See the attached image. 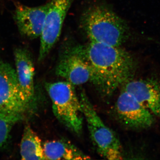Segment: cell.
<instances>
[{
    "label": "cell",
    "mask_w": 160,
    "mask_h": 160,
    "mask_svg": "<svg viewBox=\"0 0 160 160\" xmlns=\"http://www.w3.org/2000/svg\"><path fill=\"white\" fill-rule=\"evenodd\" d=\"M72 50L88 64L91 70L90 81L103 96H111L131 79L137 67L135 58L121 46L90 42Z\"/></svg>",
    "instance_id": "1"
},
{
    "label": "cell",
    "mask_w": 160,
    "mask_h": 160,
    "mask_svg": "<svg viewBox=\"0 0 160 160\" xmlns=\"http://www.w3.org/2000/svg\"><path fill=\"white\" fill-rule=\"evenodd\" d=\"M81 23L90 42L121 46L130 35L127 23L103 5H95L86 10L82 16Z\"/></svg>",
    "instance_id": "2"
},
{
    "label": "cell",
    "mask_w": 160,
    "mask_h": 160,
    "mask_svg": "<svg viewBox=\"0 0 160 160\" xmlns=\"http://www.w3.org/2000/svg\"><path fill=\"white\" fill-rule=\"evenodd\" d=\"M45 87L51 99L56 118L71 131L81 133L84 116L74 86L65 81L46 83Z\"/></svg>",
    "instance_id": "3"
},
{
    "label": "cell",
    "mask_w": 160,
    "mask_h": 160,
    "mask_svg": "<svg viewBox=\"0 0 160 160\" xmlns=\"http://www.w3.org/2000/svg\"><path fill=\"white\" fill-rule=\"evenodd\" d=\"M79 99L90 137L98 152L106 159H123L121 143L114 132L103 122L85 92L80 93Z\"/></svg>",
    "instance_id": "4"
},
{
    "label": "cell",
    "mask_w": 160,
    "mask_h": 160,
    "mask_svg": "<svg viewBox=\"0 0 160 160\" xmlns=\"http://www.w3.org/2000/svg\"><path fill=\"white\" fill-rule=\"evenodd\" d=\"M30 112L15 69L0 60V115L18 122Z\"/></svg>",
    "instance_id": "5"
},
{
    "label": "cell",
    "mask_w": 160,
    "mask_h": 160,
    "mask_svg": "<svg viewBox=\"0 0 160 160\" xmlns=\"http://www.w3.org/2000/svg\"><path fill=\"white\" fill-rule=\"evenodd\" d=\"M73 0H50L42 33L38 61L46 57L59 38L65 18Z\"/></svg>",
    "instance_id": "6"
},
{
    "label": "cell",
    "mask_w": 160,
    "mask_h": 160,
    "mask_svg": "<svg viewBox=\"0 0 160 160\" xmlns=\"http://www.w3.org/2000/svg\"><path fill=\"white\" fill-rule=\"evenodd\" d=\"M116 103V111L125 126L134 129H146L154 122V116L130 93L122 89Z\"/></svg>",
    "instance_id": "7"
},
{
    "label": "cell",
    "mask_w": 160,
    "mask_h": 160,
    "mask_svg": "<svg viewBox=\"0 0 160 160\" xmlns=\"http://www.w3.org/2000/svg\"><path fill=\"white\" fill-rule=\"evenodd\" d=\"M16 72L20 86L32 112L36 109V97L34 86V67L29 50L18 48L14 50Z\"/></svg>",
    "instance_id": "8"
},
{
    "label": "cell",
    "mask_w": 160,
    "mask_h": 160,
    "mask_svg": "<svg viewBox=\"0 0 160 160\" xmlns=\"http://www.w3.org/2000/svg\"><path fill=\"white\" fill-rule=\"evenodd\" d=\"M122 89L132 95L152 114L160 117V82L152 78L132 80L123 85Z\"/></svg>",
    "instance_id": "9"
},
{
    "label": "cell",
    "mask_w": 160,
    "mask_h": 160,
    "mask_svg": "<svg viewBox=\"0 0 160 160\" xmlns=\"http://www.w3.org/2000/svg\"><path fill=\"white\" fill-rule=\"evenodd\" d=\"M48 6L49 2L34 7L17 4L14 19L21 34L30 39L40 37Z\"/></svg>",
    "instance_id": "10"
},
{
    "label": "cell",
    "mask_w": 160,
    "mask_h": 160,
    "mask_svg": "<svg viewBox=\"0 0 160 160\" xmlns=\"http://www.w3.org/2000/svg\"><path fill=\"white\" fill-rule=\"evenodd\" d=\"M56 73L74 86L82 85L91 79L89 65L72 49L60 58L56 68Z\"/></svg>",
    "instance_id": "11"
},
{
    "label": "cell",
    "mask_w": 160,
    "mask_h": 160,
    "mask_svg": "<svg viewBox=\"0 0 160 160\" xmlns=\"http://www.w3.org/2000/svg\"><path fill=\"white\" fill-rule=\"evenodd\" d=\"M46 160H87L88 156L83 153L75 146L62 140L46 142L43 145Z\"/></svg>",
    "instance_id": "12"
},
{
    "label": "cell",
    "mask_w": 160,
    "mask_h": 160,
    "mask_svg": "<svg viewBox=\"0 0 160 160\" xmlns=\"http://www.w3.org/2000/svg\"><path fill=\"white\" fill-rule=\"evenodd\" d=\"M20 154L23 160H46L41 140L29 125L26 126L23 132Z\"/></svg>",
    "instance_id": "13"
},
{
    "label": "cell",
    "mask_w": 160,
    "mask_h": 160,
    "mask_svg": "<svg viewBox=\"0 0 160 160\" xmlns=\"http://www.w3.org/2000/svg\"><path fill=\"white\" fill-rule=\"evenodd\" d=\"M16 123L14 120L0 115V149L7 146L12 128Z\"/></svg>",
    "instance_id": "14"
}]
</instances>
